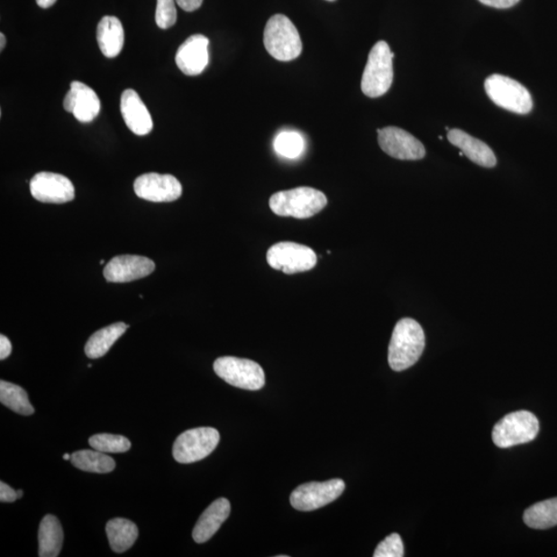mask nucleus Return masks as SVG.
I'll return each mask as SVG.
<instances>
[{"label": "nucleus", "instance_id": "35", "mask_svg": "<svg viewBox=\"0 0 557 557\" xmlns=\"http://www.w3.org/2000/svg\"><path fill=\"white\" fill-rule=\"evenodd\" d=\"M57 0H37V4L42 9L51 8L55 5Z\"/></svg>", "mask_w": 557, "mask_h": 557}, {"label": "nucleus", "instance_id": "7", "mask_svg": "<svg viewBox=\"0 0 557 557\" xmlns=\"http://www.w3.org/2000/svg\"><path fill=\"white\" fill-rule=\"evenodd\" d=\"M214 370L226 383L246 390H260L266 384V375L259 363L238 357H220Z\"/></svg>", "mask_w": 557, "mask_h": 557}, {"label": "nucleus", "instance_id": "29", "mask_svg": "<svg viewBox=\"0 0 557 557\" xmlns=\"http://www.w3.org/2000/svg\"><path fill=\"white\" fill-rule=\"evenodd\" d=\"M176 0H157L155 21L161 30L174 26L177 23Z\"/></svg>", "mask_w": 557, "mask_h": 557}, {"label": "nucleus", "instance_id": "12", "mask_svg": "<svg viewBox=\"0 0 557 557\" xmlns=\"http://www.w3.org/2000/svg\"><path fill=\"white\" fill-rule=\"evenodd\" d=\"M134 192L140 198L153 203H171L182 196V185L171 175L150 173L134 181Z\"/></svg>", "mask_w": 557, "mask_h": 557}, {"label": "nucleus", "instance_id": "28", "mask_svg": "<svg viewBox=\"0 0 557 557\" xmlns=\"http://www.w3.org/2000/svg\"><path fill=\"white\" fill-rule=\"evenodd\" d=\"M89 445L104 453H124L132 447V443L123 435L98 434L92 435Z\"/></svg>", "mask_w": 557, "mask_h": 557}, {"label": "nucleus", "instance_id": "16", "mask_svg": "<svg viewBox=\"0 0 557 557\" xmlns=\"http://www.w3.org/2000/svg\"><path fill=\"white\" fill-rule=\"evenodd\" d=\"M63 108L73 114L78 123H92L101 112V101L95 90L82 82L70 84V89L63 101Z\"/></svg>", "mask_w": 557, "mask_h": 557}, {"label": "nucleus", "instance_id": "20", "mask_svg": "<svg viewBox=\"0 0 557 557\" xmlns=\"http://www.w3.org/2000/svg\"><path fill=\"white\" fill-rule=\"evenodd\" d=\"M96 39L102 53L114 59L123 51L124 45V30L120 20L114 16H105L98 23Z\"/></svg>", "mask_w": 557, "mask_h": 557}, {"label": "nucleus", "instance_id": "11", "mask_svg": "<svg viewBox=\"0 0 557 557\" xmlns=\"http://www.w3.org/2000/svg\"><path fill=\"white\" fill-rule=\"evenodd\" d=\"M378 142L385 153L399 160H420L426 153L423 142L395 126L378 130Z\"/></svg>", "mask_w": 557, "mask_h": 557}, {"label": "nucleus", "instance_id": "8", "mask_svg": "<svg viewBox=\"0 0 557 557\" xmlns=\"http://www.w3.org/2000/svg\"><path fill=\"white\" fill-rule=\"evenodd\" d=\"M220 434L213 427H198L186 431L177 438L174 459L180 463H192L209 456L219 444Z\"/></svg>", "mask_w": 557, "mask_h": 557}, {"label": "nucleus", "instance_id": "37", "mask_svg": "<svg viewBox=\"0 0 557 557\" xmlns=\"http://www.w3.org/2000/svg\"><path fill=\"white\" fill-rule=\"evenodd\" d=\"M71 459V455L68 453L63 454V460L64 461H70Z\"/></svg>", "mask_w": 557, "mask_h": 557}, {"label": "nucleus", "instance_id": "38", "mask_svg": "<svg viewBox=\"0 0 557 557\" xmlns=\"http://www.w3.org/2000/svg\"><path fill=\"white\" fill-rule=\"evenodd\" d=\"M17 496H18V498H23V490H17Z\"/></svg>", "mask_w": 557, "mask_h": 557}, {"label": "nucleus", "instance_id": "26", "mask_svg": "<svg viewBox=\"0 0 557 557\" xmlns=\"http://www.w3.org/2000/svg\"><path fill=\"white\" fill-rule=\"evenodd\" d=\"M0 402L20 415L30 416L34 413L27 392L16 384L0 381Z\"/></svg>", "mask_w": 557, "mask_h": 557}, {"label": "nucleus", "instance_id": "24", "mask_svg": "<svg viewBox=\"0 0 557 557\" xmlns=\"http://www.w3.org/2000/svg\"><path fill=\"white\" fill-rule=\"evenodd\" d=\"M71 463L84 472L106 474L113 472L116 462L109 455L97 450H81L71 454Z\"/></svg>", "mask_w": 557, "mask_h": 557}, {"label": "nucleus", "instance_id": "30", "mask_svg": "<svg viewBox=\"0 0 557 557\" xmlns=\"http://www.w3.org/2000/svg\"><path fill=\"white\" fill-rule=\"evenodd\" d=\"M404 544L401 535L391 534L375 550V557H403Z\"/></svg>", "mask_w": 557, "mask_h": 557}, {"label": "nucleus", "instance_id": "17", "mask_svg": "<svg viewBox=\"0 0 557 557\" xmlns=\"http://www.w3.org/2000/svg\"><path fill=\"white\" fill-rule=\"evenodd\" d=\"M121 114L130 130L137 135H147L153 130L151 114L137 92L127 89L121 96Z\"/></svg>", "mask_w": 557, "mask_h": 557}, {"label": "nucleus", "instance_id": "25", "mask_svg": "<svg viewBox=\"0 0 557 557\" xmlns=\"http://www.w3.org/2000/svg\"><path fill=\"white\" fill-rule=\"evenodd\" d=\"M525 524L535 530L557 525V498L533 505L525 512Z\"/></svg>", "mask_w": 557, "mask_h": 557}, {"label": "nucleus", "instance_id": "9", "mask_svg": "<svg viewBox=\"0 0 557 557\" xmlns=\"http://www.w3.org/2000/svg\"><path fill=\"white\" fill-rule=\"evenodd\" d=\"M267 260L271 268L292 275L315 268L317 255L308 246L281 242L269 249Z\"/></svg>", "mask_w": 557, "mask_h": 557}, {"label": "nucleus", "instance_id": "5", "mask_svg": "<svg viewBox=\"0 0 557 557\" xmlns=\"http://www.w3.org/2000/svg\"><path fill=\"white\" fill-rule=\"evenodd\" d=\"M484 87L491 102L499 108L519 115H525L533 110L531 93L511 78L492 75L485 80Z\"/></svg>", "mask_w": 557, "mask_h": 557}, {"label": "nucleus", "instance_id": "18", "mask_svg": "<svg viewBox=\"0 0 557 557\" xmlns=\"http://www.w3.org/2000/svg\"><path fill=\"white\" fill-rule=\"evenodd\" d=\"M447 138L453 146L460 148L463 155L478 166L488 169L497 166V157L494 151L482 141L461 130L449 131Z\"/></svg>", "mask_w": 557, "mask_h": 557}, {"label": "nucleus", "instance_id": "31", "mask_svg": "<svg viewBox=\"0 0 557 557\" xmlns=\"http://www.w3.org/2000/svg\"><path fill=\"white\" fill-rule=\"evenodd\" d=\"M17 490H14L8 484L0 482V501L2 503H13L17 501Z\"/></svg>", "mask_w": 557, "mask_h": 557}, {"label": "nucleus", "instance_id": "15", "mask_svg": "<svg viewBox=\"0 0 557 557\" xmlns=\"http://www.w3.org/2000/svg\"><path fill=\"white\" fill-rule=\"evenodd\" d=\"M210 41L203 34L191 35L176 54V63L183 74L194 77L203 73L208 67Z\"/></svg>", "mask_w": 557, "mask_h": 557}, {"label": "nucleus", "instance_id": "6", "mask_svg": "<svg viewBox=\"0 0 557 557\" xmlns=\"http://www.w3.org/2000/svg\"><path fill=\"white\" fill-rule=\"evenodd\" d=\"M539 420L533 413L517 411L499 420L492 431V441L499 448L526 444L537 437Z\"/></svg>", "mask_w": 557, "mask_h": 557}, {"label": "nucleus", "instance_id": "27", "mask_svg": "<svg viewBox=\"0 0 557 557\" xmlns=\"http://www.w3.org/2000/svg\"><path fill=\"white\" fill-rule=\"evenodd\" d=\"M276 152L285 159L295 160L301 156L305 149L303 135L297 132H283L274 142Z\"/></svg>", "mask_w": 557, "mask_h": 557}, {"label": "nucleus", "instance_id": "14", "mask_svg": "<svg viewBox=\"0 0 557 557\" xmlns=\"http://www.w3.org/2000/svg\"><path fill=\"white\" fill-rule=\"evenodd\" d=\"M155 269L153 260L139 255L114 257L104 269L105 280L113 283H126L151 275Z\"/></svg>", "mask_w": 557, "mask_h": 557}, {"label": "nucleus", "instance_id": "40", "mask_svg": "<svg viewBox=\"0 0 557 557\" xmlns=\"http://www.w3.org/2000/svg\"><path fill=\"white\" fill-rule=\"evenodd\" d=\"M327 2H335V0H327Z\"/></svg>", "mask_w": 557, "mask_h": 557}, {"label": "nucleus", "instance_id": "33", "mask_svg": "<svg viewBox=\"0 0 557 557\" xmlns=\"http://www.w3.org/2000/svg\"><path fill=\"white\" fill-rule=\"evenodd\" d=\"M204 0H176L180 8L186 12H195L201 8Z\"/></svg>", "mask_w": 557, "mask_h": 557}, {"label": "nucleus", "instance_id": "3", "mask_svg": "<svg viewBox=\"0 0 557 557\" xmlns=\"http://www.w3.org/2000/svg\"><path fill=\"white\" fill-rule=\"evenodd\" d=\"M394 59L387 41H378L370 50L361 78L364 96L376 98L388 93L394 82Z\"/></svg>", "mask_w": 557, "mask_h": 557}, {"label": "nucleus", "instance_id": "39", "mask_svg": "<svg viewBox=\"0 0 557 557\" xmlns=\"http://www.w3.org/2000/svg\"><path fill=\"white\" fill-rule=\"evenodd\" d=\"M105 262V261L103 260H101V262H99V263L104 264Z\"/></svg>", "mask_w": 557, "mask_h": 557}, {"label": "nucleus", "instance_id": "10", "mask_svg": "<svg viewBox=\"0 0 557 557\" xmlns=\"http://www.w3.org/2000/svg\"><path fill=\"white\" fill-rule=\"evenodd\" d=\"M344 490L342 479L306 483L292 492L290 503L298 511H314L335 501Z\"/></svg>", "mask_w": 557, "mask_h": 557}, {"label": "nucleus", "instance_id": "2", "mask_svg": "<svg viewBox=\"0 0 557 557\" xmlns=\"http://www.w3.org/2000/svg\"><path fill=\"white\" fill-rule=\"evenodd\" d=\"M327 205V197L317 189L297 187L277 192L269 198V208L276 215L308 219L323 211Z\"/></svg>", "mask_w": 557, "mask_h": 557}, {"label": "nucleus", "instance_id": "22", "mask_svg": "<svg viewBox=\"0 0 557 557\" xmlns=\"http://www.w3.org/2000/svg\"><path fill=\"white\" fill-rule=\"evenodd\" d=\"M128 327L130 326L124 323H117L93 333L88 342H86V355L91 360L101 359L109 352L115 342L123 337Z\"/></svg>", "mask_w": 557, "mask_h": 557}, {"label": "nucleus", "instance_id": "32", "mask_svg": "<svg viewBox=\"0 0 557 557\" xmlns=\"http://www.w3.org/2000/svg\"><path fill=\"white\" fill-rule=\"evenodd\" d=\"M479 2L495 9H510L517 5L520 0H479Z\"/></svg>", "mask_w": 557, "mask_h": 557}, {"label": "nucleus", "instance_id": "4", "mask_svg": "<svg viewBox=\"0 0 557 557\" xmlns=\"http://www.w3.org/2000/svg\"><path fill=\"white\" fill-rule=\"evenodd\" d=\"M264 47L278 61H291L303 51V42L297 27L287 16L278 14L271 17L264 28Z\"/></svg>", "mask_w": 557, "mask_h": 557}, {"label": "nucleus", "instance_id": "23", "mask_svg": "<svg viewBox=\"0 0 557 557\" xmlns=\"http://www.w3.org/2000/svg\"><path fill=\"white\" fill-rule=\"evenodd\" d=\"M105 532L110 546L116 553H123L132 548L139 537L138 526L132 521L124 518L110 520L106 524Z\"/></svg>", "mask_w": 557, "mask_h": 557}, {"label": "nucleus", "instance_id": "21", "mask_svg": "<svg viewBox=\"0 0 557 557\" xmlns=\"http://www.w3.org/2000/svg\"><path fill=\"white\" fill-rule=\"evenodd\" d=\"M63 543V531L60 521L54 516L42 518L39 530V556H59Z\"/></svg>", "mask_w": 557, "mask_h": 557}, {"label": "nucleus", "instance_id": "19", "mask_svg": "<svg viewBox=\"0 0 557 557\" xmlns=\"http://www.w3.org/2000/svg\"><path fill=\"white\" fill-rule=\"evenodd\" d=\"M230 501L224 498L216 499L199 517L194 532H192V538L198 544L208 542L219 531L220 526L230 516Z\"/></svg>", "mask_w": 557, "mask_h": 557}, {"label": "nucleus", "instance_id": "36", "mask_svg": "<svg viewBox=\"0 0 557 557\" xmlns=\"http://www.w3.org/2000/svg\"><path fill=\"white\" fill-rule=\"evenodd\" d=\"M5 44H6V40H5V34L2 33L0 34V50H2V51L5 49Z\"/></svg>", "mask_w": 557, "mask_h": 557}, {"label": "nucleus", "instance_id": "1", "mask_svg": "<svg viewBox=\"0 0 557 557\" xmlns=\"http://www.w3.org/2000/svg\"><path fill=\"white\" fill-rule=\"evenodd\" d=\"M425 335L416 320L404 318L397 324L388 349V362L392 370L402 371L415 364L423 355Z\"/></svg>", "mask_w": 557, "mask_h": 557}, {"label": "nucleus", "instance_id": "13", "mask_svg": "<svg viewBox=\"0 0 557 557\" xmlns=\"http://www.w3.org/2000/svg\"><path fill=\"white\" fill-rule=\"evenodd\" d=\"M32 196L41 203L66 204L75 198V187L69 178L59 174L41 171L31 181Z\"/></svg>", "mask_w": 557, "mask_h": 557}, {"label": "nucleus", "instance_id": "34", "mask_svg": "<svg viewBox=\"0 0 557 557\" xmlns=\"http://www.w3.org/2000/svg\"><path fill=\"white\" fill-rule=\"evenodd\" d=\"M12 344L8 338L5 335H0V360L5 361L8 359L12 352Z\"/></svg>", "mask_w": 557, "mask_h": 557}]
</instances>
